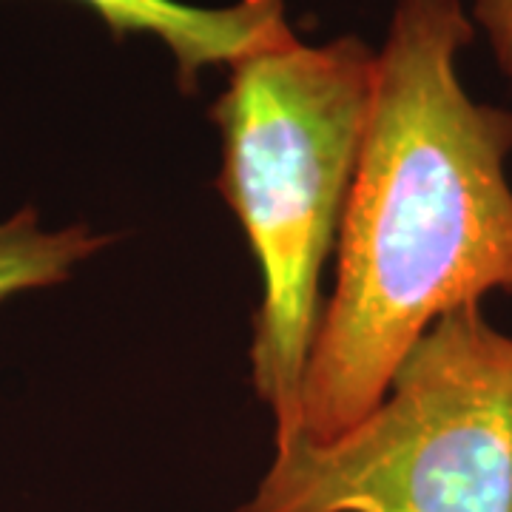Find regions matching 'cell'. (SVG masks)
Wrapping results in <instances>:
<instances>
[{
  "mask_svg": "<svg viewBox=\"0 0 512 512\" xmlns=\"http://www.w3.org/2000/svg\"><path fill=\"white\" fill-rule=\"evenodd\" d=\"M473 37L461 0L393 9L296 436L345 433L444 313L512 296V111L464 89Z\"/></svg>",
  "mask_w": 512,
  "mask_h": 512,
  "instance_id": "cell-1",
  "label": "cell"
},
{
  "mask_svg": "<svg viewBox=\"0 0 512 512\" xmlns=\"http://www.w3.org/2000/svg\"><path fill=\"white\" fill-rule=\"evenodd\" d=\"M376 52L362 37H299L228 69L208 117L220 128L217 191L262 276L251 384L274 416V444L302 427V387L322 319V276L336 254L365 140Z\"/></svg>",
  "mask_w": 512,
  "mask_h": 512,
  "instance_id": "cell-2",
  "label": "cell"
},
{
  "mask_svg": "<svg viewBox=\"0 0 512 512\" xmlns=\"http://www.w3.org/2000/svg\"><path fill=\"white\" fill-rule=\"evenodd\" d=\"M237 512H512V336L444 313L365 419L274 444Z\"/></svg>",
  "mask_w": 512,
  "mask_h": 512,
  "instance_id": "cell-3",
  "label": "cell"
},
{
  "mask_svg": "<svg viewBox=\"0 0 512 512\" xmlns=\"http://www.w3.org/2000/svg\"><path fill=\"white\" fill-rule=\"evenodd\" d=\"M106 23L111 35L157 37L168 49L180 92L194 94L200 72L231 69L296 40L285 0H237L231 6H194L183 0H77Z\"/></svg>",
  "mask_w": 512,
  "mask_h": 512,
  "instance_id": "cell-4",
  "label": "cell"
},
{
  "mask_svg": "<svg viewBox=\"0 0 512 512\" xmlns=\"http://www.w3.org/2000/svg\"><path fill=\"white\" fill-rule=\"evenodd\" d=\"M111 242V234H100L89 225L46 228L32 208L0 220V302L15 293L66 282L80 262Z\"/></svg>",
  "mask_w": 512,
  "mask_h": 512,
  "instance_id": "cell-5",
  "label": "cell"
},
{
  "mask_svg": "<svg viewBox=\"0 0 512 512\" xmlns=\"http://www.w3.org/2000/svg\"><path fill=\"white\" fill-rule=\"evenodd\" d=\"M470 18L487 37L501 74L512 83V0H473Z\"/></svg>",
  "mask_w": 512,
  "mask_h": 512,
  "instance_id": "cell-6",
  "label": "cell"
}]
</instances>
